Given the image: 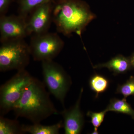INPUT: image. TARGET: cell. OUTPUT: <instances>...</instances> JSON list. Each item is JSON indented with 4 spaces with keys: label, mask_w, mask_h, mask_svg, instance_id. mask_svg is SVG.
Instances as JSON below:
<instances>
[{
    "label": "cell",
    "mask_w": 134,
    "mask_h": 134,
    "mask_svg": "<svg viewBox=\"0 0 134 134\" xmlns=\"http://www.w3.org/2000/svg\"><path fill=\"white\" fill-rule=\"evenodd\" d=\"M43 82L36 77L25 89L12 111L15 116L29 120L32 124L40 123L54 114H59L51 100Z\"/></svg>",
    "instance_id": "1"
},
{
    "label": "cell",
    "mask_w": 134,
    "mask_h": 134,
    "mask_svg": "<svg viewBox=\"0 0 134 134\" xmlns=\"http://www.w3.org/2000/svg\"><path fill=\"white\" fill-rule=\"evenodd\" d=\"M95 17L88 4L81 0H58L54 5L53 22L58 31L65 36L75 33L81 37Z\"/></svg>",
    "instance_id": "2"
},
{
    "label": "cell",
    "mask_w": 134,
    "mask_h": 134,
    "mask_svg": "<svg viewBox=\"0 0 134 134\" xmlns=\"http://www.w3.org/2000/svg\"><path fill=\"white\" fill-rule=\"evenodd\" d=\"M41 66L46 87L65 108V97L72 85L71 77L63 67L53 60L42 61Z\"/></svg>",
    "instance_id": "3"
},
{
    "label": "cell",
    "mask_w": 134,
    "mask_h": 134,
    "mask_svg": "<svg viewBox=\"0 0 134 134\" xmlns=\"http://www.w3.org/2000/svg\"><path fill=\"white\" fill-rule=\"evenodd\" d=\"M31 55L29 45L24 39L1 43L0 47V71H17L25 69Z\"/></svg>",
    "instance_id": "4"
},
{
    "label": "cell",
    "mask_w": 134,
    "mask_h": 134,
    "mask_svg": "<svg viewBox=\"0 0 134 134\" xmlns=\"http://www.w3.org/2000/svg\"><path fill=\"white\" fill-rule=\"evenodd\" d=\"M34 77L26 69L17 73L0 87V115L5 116L12 111Z\"/></svg>",
    "instance_id": "5"
},
{
    "label": "cell",
    "mask_w": 134,
    "mask_h": 134,
    "mask_svg": "<svg viewBox=\"0 0 134 134\" xmlns=\"http://www.w3.org/2000/svg\"><path fill=\"white\" fill-rule=\"evenodd\" d=\"M34 60L42 62L53 60L64 47V42L56 33L46 32L34 35L29 44Z\"/></svg>",
    "instance_id": "6"
},
{
    "label": "cell",
    "mask_w": 134,
    "mask_h": 134,
    "mask_svg": "<svg viewBox=\"0 0 134 134\" xmlns=\"http://www.w3.org/2000/svg\"><path fill=\"white\" fill-rule=\"evenodd\" d=\"M0 34L1 43L24 39L30 36L26 18L19 15L1 16Z\"/></svg>",
    "instance_id": "7"
},
{
    "label": "cell",
    "mask_w": 134,
    "mask_h": 134,
    "mask_svg": "<svg viewBox=\"0 0 134 134\" xmlns=\"http://www.w3.org/2000/svg\"><path fill=\"white\" fill-rule=\"evenodd\" d=\"M54 3H44L37 7L27 20L29 35H38L48 32L51 23Z\"/></svg>",
    "instance_id": "8"
},
{
    "label": "cell",
    "mask_w": 134,
    "mask_h": 134,
    "mask_svg": "<svg viewBox=\"0 0 134 134\" xmlns=\"http://www.w3.org/2000/svg\"><path fill=\"white\" fill-rule=\"evenodd\" d=\"M83 91V88H82L74 105L60 112L63 118V127L65 134H79L82 130L85 121L80 108V104Z\"/></svg>",
    "instance_id": "9"
},
{
    "label": "cell",
    "mask_w": 134,
    "mask_h": 134,
    "mask_svg": "<svg viewBox=\"0 0 134 134\" xmlns=\"http://www.w3.org/2000/svg\"><path fill=\"white\" fill-rule=\"evenodd\" d=\"M107 68L114 75L125 74L133 69L130 63L129 57L119 54L112 58L105 63L98 64L93 66L94 69Z\"/></svg>",
    "instance_id": "10"
},
{
    "label": "cell",
    "mask_w": 134,
    "mask_h": 134,
    "mask_svg": "<svg viewBox=\"0 0 134 134\" xmlns=\"http://www.w3.org/2000/svg\"><path fill=\"white\" fill-rule=\"evenodd\" d=\"M63 127L62 121L52 125L46 126L40 123L32 125H23V130L24 133L31 134H59L61 129Z\"/></svg>",
    "instance_id": "11"
},
{
    "label": "cell",
    "mask_w": 134,
    "mask_h": 134,
    "mask_svg": "<svg viewBox=\"0 0 134 134\" xmlns=\"http://www.w3.org/2000/svg\"><path fill=\"white\" fill-rule=\"evenodd\" d=\"M107 111H113L118 113H122L129 115L134 119V110L126 99H122L113 98L110 99V103L105 109Z\"/></svg>",
    "instance_id": "12"
},
{
    "label": "cell",
    "mask_w": 134,
    "mask_h": 134,
    "mask_svg": "<svg viewBox=\"0 0 134 134\" xmlns=\"http://www.w3.org/2000/svg\"><path fill=\"white\" fill-rule=\"evenodd\" d=\"M110 81L104 76L95 74L92 75L89 81V84L91 90L95 93V98L105 92L110 85Z\"/></svg>",
    "instance_id": "13"
},
{
    "label": "cell",
    "mask_w": 134,
    "mask_h": 134,
    "mask_svg": "<svg viewBox=\"0 0 134 134\" xmlns=\"http://www.w3.org/2000/svg\"><path fill=\"white\" fill-rule=\"evenodd\" d=\"M16 119H10L0 115V134H24L23 125Z\"/></svg>",
    "instance_id": "14"
},
{
    "label": "cell",
    "mask_w": 134,
    "mask_h": 134,
    "mask_svg": "<svg viewBox=\"0 0 134 134\" xmlns=\"http://www.w3.org/2000/svg\"><path fill=\"white\" fill-rule=\"evenodd\" d=\"M56 0H18L19 14L27 18L37 7L47 3H55Z\"/></svg>",
    "instance_id": "15"
},
{
    "label": "cell",
    "mask_w": 134,
    "mask_h": 134,
    "mask_svg": "<svg viewBox=\"0 0 134 134\" xmlns=\"http://www.w3.org/2000/svg\"><path fill=\"white\" fill-rule=\"evenodd\" d=\"M115 93L121 94L125 99L134 96V76H131L125 83L118 85Z\"/></svg>",
    "instance_id": "16"
},
{
    "label": "cell",
    "mask_w": 134,
    "mask_h": 134,
    "mask_svg": "<svg viewBox=\"0 0 134 134\" xmlns=\"http://www.w3.org/2000/svg\"><path fill=\"white\" fill-rule=\"evenodd\" d=\"M107 111L105 110L99 112H95L88 111L86 114V115L88 117H90L91 120L90 122H91L93 127L94 130L92 134H98V129L101 126L104 119Z\"/></svg>",
    "instance_id": "17"
},
{
    "label": "cell",
    "mask_w": 134,
    "mask_h": 134,
    "mask_svg": "<svg viewBox=\"0 0 134 134\" xmlns=\"http://www.w3.org/2000/svg\"><path fill=\"white\" fill-rule=\"evenodd\" d=\"M12 0H0V16L5 15Z\"/></svg>",
    "instance_id": "18"
},
{
    "label": "cell",
    "mask_w": 134,
    "mask_h": 134,
    "mask_svg": "<svg viewBox=\"0 0 134 134\" xmlns=\"http://www.w3.org/2000/svg\"><path fill=\"white\" fill-rule=\"evenodd\" d=\"M130 60L132 68H134V52L132 54V55L129 57Z\"/></svg>",
    "instance_id": "19"
}]
</instances>
